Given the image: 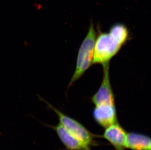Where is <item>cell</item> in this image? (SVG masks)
Masks as SVG:
<instances>
[{
	"label": "cell",
	"mask_w": 151,
	"mask_h": 150,
	"mask_svg": "<svg viewBox=\"0 0 151 150\" xmlns=\"http://www.w3.org/2000/svg\"><path fill=\"white\" fill-rule=\"evenodd\" d=\"M129 37L128 29L121 23L113 24L108 32L99 30L94 46L93 64L102 66L109 64L127 43Z\"/></svg>",
	"instance_id": "obj_1"
},
{
	"label": "cell",
	"mask_w": 151,
	"mask_h": 150,
	"mask_svg": "<svg viewBox=\"0 0 151 150\" xmlns=\"http://www.w3.org/2000/svg\"><path fill=\"white\" fill-rule=\"evenodd\" d=\"M96 38V32L93 23H91L88 32L79 49L76 69L68 86H71L74 82L78 81L93 64Z\"/></svg>",
	"instance_id": "obj_2"
},
{
	"label": "cell",
	"mask_w": 151,
	"mask_h": 150,
	"mask_svg": "<svg viewBox=\"0 0 151 150\" xmlns=\"http://www.w3.org/2000/svg\"><path fill=\"white\" fill-rule=\"evenodd\" d=\"M49 107L55 112L58 117L59 123L72 136L78 139L86 145L91 148L96 145L95 136L90 132L80 122L65 115L47 103Z\"/></svg>",
	"instance_id": "obj_3"
},
{
	"label": "cell",
	"mask_w": 151,
	"mask_h": 150,
	"mask_svg": "<svg viewBox=\"0 0 151 150\" xmlns=\"http://www.w3.org/2000/svg\"><path fill=\"white\" fill-rule=\"evenodd\" d=\"M110 64L103 66V78L97 92L91 98V102L95 106L116 105L115 96L110 81Z\"/></svg>",
	"instance_id": "obj_4"
},
{
	"label": "cell",
	"mask_w": 151,
	"mask_h": 150,
	"mask_svg": "<svg viewBox=\"0 0 151 150\" xmlns=\"http://www.w3.org/2000/svg\"><path fill=\"white\" fill-rule=\"evenodd\" d=\"M127 135L125 130L117 122L106 128L102 136L115 150H125Z\"/></svg>",
	"instance_id": "obj_5"
},
{
	"label": "cell",
	"mask_w": 151,
	"mask_h": 150,
	"mask_svg": "<svg viewBox=\"0 0 151 150\" xmlns=\"http://www.w3.org/2000/svg\"><path fill=\"white\" fill-rule=\"evenodd\" d=\"M93 116L99 125L106 128L117 122L116 105L95 106L93 111Z\"/></svg>",
	"instance_id": "obj_6"
},
{
	"label": "cell",
	"mask_w": 151,
	"mask_h": 150,
	"mask_svg": "<svg viewBox=\"0 0 151 150\" xmlns=\"http://www.w3.org/2000/svg\"><path fill=\"white\" fill-rule=\"evenodd\" d=\"M60 141L68 150H91V148L84 144L69 133L60 123L53 127Z\"/></svg>",
	"instance_id": "obj_7"
},
{
	"label": "cell",
	"mask_w": 151,
	"mask_h": 150,
	"mask_svg": "<svg viewBox=\"0 0 151 150\" xmlns=\"http://www.w3.org/2000/svg\"><path fill=\"white\" fill-rule=\"evenodd\" d=\"M126 149L132 150H151V139L143 134L130 132L127 133Z\"/></svg>",
	"instance_id": "obj_8"
}]
</instances>
